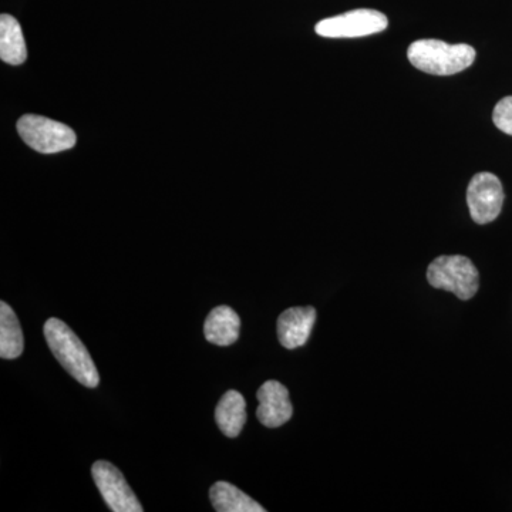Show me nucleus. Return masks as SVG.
<instances>
[{"instance_id":"nucleus-2","label":"nucleus","mask_w":512,"mask_h":512,"mask_svg":"<svg viewBox=\"0 0 512 512\" xmlns=\"http://www.w3.org/2000/svg\"><path fill=\"white\" fill-rule=\"evenodd\" d=\"M410 63L420 72L434 76H451L468 69L476 60V50L470 45H448L436 39H423L407 50Z\"/></svg>"},{"instance_id":"nucleus-12","label":"nucleus","mask_w":512,"mask_h":512,"mask_svg":"<svg viewBox=\"0 0 512 512\" xmlns=\"http://www.w3.org/2000/svg\"><path fill=\"white\" fill-rule=\"evenodd\" d=\"M0 57L12 66H19L28 59L22 28L18 20L6 13L0 16Z\"/></svg>"},{"instance_id":"nucleus-6","label":"nucleus","mask_w":512,"mask_h":512,"mask_svg":"<svg viewBox=\"0 0 512 512\" xmlns=\"http://www.w3.org/2000/svg\"><path fill=\"white\" fill-rule=\"evenodd\" d=\"M504 204V190L500 178L491 173L474 175L467 188V205L471 218L477 224L497 220Z\"/></svg>"},{"instance_id":"nucleus-5","label":"nucleus","mask_w":512,"mask_h":512,"mask_svg":"<svg viewBox=\"0 0 512 512\" xmlns=\"http://www.w3.org/2000/svg\"><path fill=\"white\" fill-rule=\"evenodd\" d=\"M389 20L379 10L356 9L343 15L320 20L316 25V33L329 39H352L376 35L387 29Z\"/></svg>"},{"instance_id":"nucleus-3","label":"nucleus","mask_w":512,"mask_h":512,"mask_svg":"<svg viewBox=\"0 0 512 512\" xmlns=\"http://www.w3.org/2000/svg\"><path fill=\"white\" fill-rule=\"evenodd\" d=\"M427 281L433 288L454 293L461 301L476 296L480 274L476 265L463 255H443L427 268Z\"/></svg>"},{"instance_id":"nucleus-11","label":"nucleus","mask_w":512,"mask_h":512,"mask_svg":"<svg viewBox=\"0 0 512 512\" xmlns=\"http://www.w3.org/2000/svg\"><path fill=\"white\" fill-rule=\"evenodd\" d=\"M215 421L225 436L235 439L247 423V403L237 390H228L215 409Z\"/></svg>"},{"instance_id":"nucleus-8","label":"nucleus","mask_w":512,"mask_h":512,"mask_svg":"<svg viewBox=\"0 0 512 512\" xmlns=\"http://www.w3.org/2000/svg\"><path fill=\"white\" fill-rule=\"evenodd\" d=\"M256 397L259 402L256 417L265 427L276 429L292 419L293 407L284 384L268 380L259 387Z\"/></svg>"},{"instance_id":"nucleus-4","label":"nucleus","mask_w":512,"mask_h":512,"mask_svg":"<svg viewBox=\"0 0 512 512\" xmlns=\"http://www.w3.org/2000/svg\"><path fill=\"white\" fill-rule=\"evenodd\" d=\"M18 133L29 147L42 154L70 150L77 143L72 128L36 114H26L18 121Z\"/></svg>"},{"instance_id":"nucleus-15","label":"nucleus","mask_w":512,"mask_h":512,"mask_svg":"<svg viewBox=\"0 0 512 512\" xmlns=\"http://www.w3.org/2000/svg\"><path fill=\"white\" fill-rule=\"evenodd\" d=\"M495 127L512 136V96L498 101L493 113Z\"/></svg>"},{"instance_id":"nucleus-14","label":"nucleus","mask_w":512,"mask_h":512,"mask_svg":"<svg viewBox=\"0 0 512 512\" xmlns=\"http://www.w3.org/2000/svg\"><path fill=\"white\" fill-rule=\"evenodd\" d=\"M25 349V338L18 316L8 303L0 302V357L18 359Z\"/></svg>"},{"instance_id":"nucleus-10","label":"nucleus","mask_w":512,"mask_h":512,"mask_svg":"<svg viewBox=\"0 0 512 512\" xmlns=\"http://www.w3.org/2000/svg\"><path fill=\"white\" fill-rule=\"evenodd\" d=\"M239 329H241V319L238 313L225 305L212 309L204 323L205 339L212 345L222 346V348L237 342Z\"/></svg>"},{"instance_id":"nucleus-7","label":"nucleus","mask_w":512,"mask_h":512,"mask_svg":"<svg viewBox=\"0 0 512 512\" xmlns=\"http://www.w3.org/2000/svg\"><path fill=\"white\" fill-rule=\"evenodd\" d=\"M94 483L114 512H143V505L127 484L121 471L109 461H96L92 467Z\"/></svg>"},{"instance_id":"nucleus-9","label":"nucleus","mask_w":512,"mask_h":512,"mask_svg":"<svg viewBox=\"0 0 512 512\" xmlns=\"http://www.w3.org/2000/svg\"><path fill=\"white\" fill-rule=\"evenodd\" d=\"M316 322V311L312 306L286 309L278 319V338L286 349L302 348L311 338Z\"/></svg>"},{"instance_id":"nucleus-1","label":"nucleus","mask_w":512,"mask_h":512,"mask_svg":"<svg viewBox=\"0 0 512 512\" xmlns=\"http://www.w3.org/2000/svg\"><path fill=\"white\" fill-rule=\"evenodd\" d=\"M43 333L53 355L74 380L89 389L99 386V372L89 350L66 323L56 318L49 319Z\"/></svg>"},{"instance_id":"nucleus-13","label":"nucleus","mask_w":512,"mask_h":512,"mask_svg":"<svg viewBox=\"0 0 512 512\" xmlns=\"http://www.w3.org/2000/svg\"><path fill=\"white\" fill-rule=\"evenodd\" d=\"M211 503L218 512H265L261 504L227 481H218L210 490Z\"/></svg>"}]
</instances>
